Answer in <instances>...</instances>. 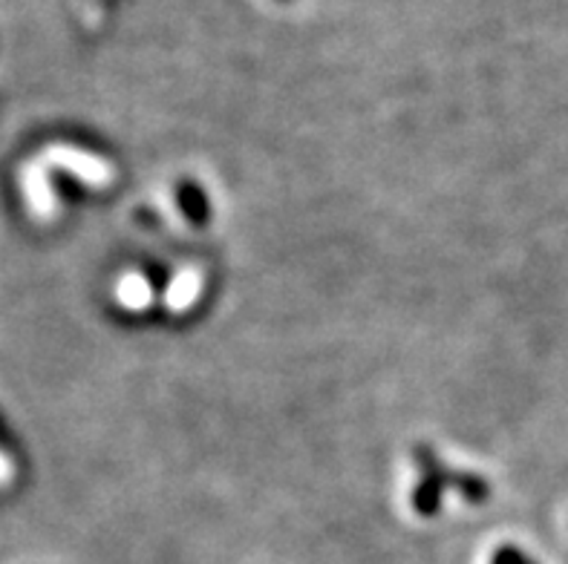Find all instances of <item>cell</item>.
I'll return each mask as SVG.
<instances>
[{"label": "cell", "instance_id": "1", "mask_svg": "<svg viewBox=\"0 0 568 564\" xmlns=\"http://www.w3.org/2000/svg\"><path fill=\"white\" fill-rule=\"evenodd\" d=\"M14 484V461L7 450H0V490Z\"/></svg>", "mask_w": 568, "mask_h": 564}, {"label": "cell", "instance_id": "2", "mask_svg": "<svg viewBox=\"0 0 568 564\" xmlns=\"http://www.w3.org/2000/svg\"><path fill=\"white\" fill-rule=\"evenodd\" d=\"M494 564H531V562H528L523 553L511 551V547H505V551H499L497 556H494Z\"/></svg>", "mask_w": 568, "mask_h": 564}]
</instances>
